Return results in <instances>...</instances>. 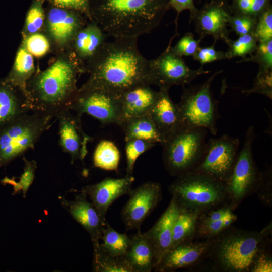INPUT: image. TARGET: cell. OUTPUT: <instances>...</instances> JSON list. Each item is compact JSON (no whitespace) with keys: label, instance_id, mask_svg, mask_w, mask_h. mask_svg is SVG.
Listing matches in <instances>:
<instances>
[{"label":"cell","instance_id":"obj_28","mask_svg":"<svg viewBox=\"0 0 272 272\" xmlns=\"http://www.w3.org/2000/svg\"><path fill=\"white\" fill-rule=\"evenodd\" d=\"M92 270L95 272H133L124 257L113 256L106 252L100 241H93Z\"/></svg>","mask_w":272,"mask_h":272},{"label":"cell","instance_id":"obj_10","mask_svg":"<svg viewBox=\"0 0 272 272\" xmlns=\"http://www.w3.org/2000/svg\"><path fill=\"white\" fill-rule=\"evenodd\" d=\"M254 129H247L242 149L238 152L231 172L225 183L229 202L236 207L262 183L263 176L256 166L252 154Z\"/></svg>","mask_w":272,"mask_h":272},{"label":"cell","instance_id":"obj_48","mask_svg":"<svg viewBox=\"0 0 272 272\" xmlns=\"http://www.w3.org/2000/svg\"><path fill=\"white\" fill-rule=\"evenodd\" d=\"M211 1H212V0H211Z\"/></svg>","mask_w":272,"mask_h":272},{"label":"cell","instance_id":"obj_40","mask_svg":"<svg viewBox=\"0 0 272 272\" xmlns=\"http://www.w3.org/2000/svg\"><path fill=\"white\" fill-rule=\"evenodd\" d=\"M257 20L246 15H231L228 26L238 36L248 34H253Z\"/></svg>","mask_w":272,"mask_h":272},{"label":"cell","instance_id":"obj_44","mask_svg":"<svg viewBox=\"0 0 272 272\" xmlns=\"http://www.w3.org/2000/svg\"><path fill=\"white\" fill-rule=\"evenodd\" d=\"M215 42L209 47H199L192 56L193 59L198 61L201 66L207 63L227 59L226 52L218 51L215 48Z\"/></svg>","mask_w":272,"mask_h":272},{"label":"cell","instance_id":"obj_43","mask_svg":"<svg viewBox=\"0 0 272 272\" xmlns=\"http://www.w3.org/2000/svg\"><path fill=\"white\" fill-rule=\"evenodd\" d=\"M253 35L258 42L272 39V6L265 11L258 18Z\"/></svg>","mask_w":272,"mask_h":272},{"label":"cell","instance_id":"obj_31","mask_svg":"<svg viewBox=\"0 0 272 272\" xmlns=\"http://www.w3.org/2000/svg\"><path fill=\"white\" fill-rule=\"evenodd\" d=\"M120 158L119 151L114 143L109 140H102L95 150L93 164L97 168L116 171L118 169Z\"/></svg>","mask_w":272,"mask_h":272},{"label":"cell","instance_id":"obj_11","mask_svg":"<svg viewBox=\"0 0 272 272\" xmlns=\"http://www.w3.org/2000/svg\"><path fill=\"white\" fill-rule=\"evenodd\" d=\"M176 35L171 39L168 46L161 54L149 60V84L158 86L159 89L169 90L172 86L177 85L184 86L198 76L211 72L204 70L201 66L196 70L190 69L182 57L172 51L171 44Z\"/></svg>","mask_w":272,"mask_h":272},{"label":"cell","instance_id":"obj_47","mask_svg":"<svg viewBox=\"0 0 272 272\" xmlns=\"http://www.w3.org/2000/svg\"><path fill=\"white\" fill-rule=\"evenodd\" d=\"M169 3L170 8H173L177 12L176 24L178 16L182 11L188 10L190 12L191 21L198 10L194 5V0H169Z\"/></svg>","mask_w":272,"mask_h":272},{"label":"cell","instance_id":"obj_17","mask_svg":"<svg viewBox=\"0 0 272 272\" xmlns=\"http://www.w3.org/2000/svg\"><path fill=\"white\" fill-rule=\"evenodd\" d=\"M134 181V177L127 174L120 178L107 177L98 183L83 187L81 191L89 197L100 216L106 220L110 206L117 198L129 194Z\"/></svg>","mask_w":272,"mask_h":272},{"label":"cell","instance_id":"obj_6","mask_svg":"<svg viewBox=\"0 0 272 272\" xmlns=\"http://www.w3.org/2000/svg\"><path fill=\"white\" fill-rule=\"evenodd\" d=\"M53 117L31 111L0 127V168L35 146L49 127Z\"/></svg>","mask_w":272,"mask_h":272},{"label":"cell","instance_id":"obj_22","mask_svg":"<svg viewBox=\"0 0 272 272\" xmlns=\"http://www.w3.org/2000/svg\"><path fill=\"white\" fill-rule=\"evenodd\" d=\"M108 37L96 22L89 21L76 34L69 50L84 66L99 51Z\"/></svg>","mask_w":272,"mask_h":272},{"label":"cell","instance_id":"obj_36","mask_svg":"<svg viewBox=\"0 0 272 272\" xmlns=\"http://www.w3.org/2000/svg\"><path fill=\"white\" fill-rule=\"evenodd\" d=\"M21 44L33 57L37 58L44 56L52 48L50 40L43 31L23 37Z\"/></svg>","mask_w":272,"mask_h":272},{"label":"cell","instance_id":"obj_24","mask_svg":"<svg viewBox=\"0 0 272 272\" xmlns=\"http://www.w3.org/2000/svg\"><path fill=\"white\" fill-rule=\"evenodd\" d=\"M32 111L27 94L0 79V127Z\"/></svg>","mask_w":272,"mask_h":272},{"label":"cell","instance_id":"obj_26","mask_svg":"<svg viewBox=\"0 0 272 272\" xmlns=\"http://www.w3.org/2000/svg\"><path fill=\"white\" fill-rule=\"evenodd\" d=\"M35 72L34 57L21 44L17 51L13 65L4 79L27 94V83Z\"/></svg>","mask_w":272,"mask_h":272},{"label":"cell","instance_id":"obj_23","mask_svg":"<svg viewBox=\"0 0 272 272\" xmlns=\"http://www.w3.org/2000/svg\"><path fill=\"white\" fill-rule=\"evenodd\" d=\"M157 95L158 91L147 83L134 86L120 93L122 122L129 118L148 115Z\"/></svg>","mask_w":272,"mask_h":272},{"label":"cell","instance_id":"obj_4","mask_svg":"<svg viewBox=\"0 0 272 272\" xmlns=\"http://www.w3.org/2000/svg\"><path fill=\"white\" fill-rule=\"evenodd\" d=\"M271 227L269 225L260 232L229 227L212 239L208 256L223 271H249L255 258L264 249Z\"/></svg>","mask_w":272,"mask_h":272},{"label":"cell","instance_id":"obj_25","mask_svg":"<svg viewBox=\"0 0 272 272\" xmlns=\"http://www.w3.org/2000/svg\"><path fill=\"white\" fill-rule=\"evenodd\" d=\"M131 242L124 258L133 272H150L156 266L152 246L144 233L138 230L130 236Z\"/></svg>","mask_w":272,"mask_h":272},{"label":"cell","instance_id":"obj_38","mask_svg":"<svg viewBox=\"0 0 272 272\" xmlns=\"http://www.w3.org/2000/svg\"><path fill=\"white\" fill-rule=\"evenodd\" d=\"M244 62L257 63L260 72L272 71V39L258 42L255 52L249 57H244L237 61V63Z\"/></svg>","mask_w":272,"mask_h":272},{"label":"cell","instance_id":"obj_16","mask_svg":"<svg viewBox=\"0 0 272 272\" xmlns=\"http://www.w3.org/2000/svg\"><path fill=\"white\" fill-rule=\"evenodd\" d=\"M57 117L59 122V145L70 155L72 164L77 160L83 162L88 153V143L93 139L83 131L81 116L67 109Z\"/></svg>","mask_w":272,"mask_h":272},{"label":"cell","instance_id":"obj_3","mask_svg":"<svg viewBox=\"0 0 272 272\" xmlns=\"http://www.w3.org/2000/svg\"><path fill=\"white\" fill-rule=\"evenodd\" d=\"M83 73L84 65L70 51L59 52L47 67L36 72L27 83L32 111L57 117L69 109L78 91V76Z\"/></svg>","mask_w":272,"mask_h":272},{"label":"cell","instance_id":"obj_46","mask_svg":"<svg viewBox=\"0 0 272 272\" xmlns=\"http://www.w3.org/2000/svg\"><path fill=\"white\" fill-rule=\"evenodd\" d=\"M249 271H272L271 257L269 254L265 252L264 248L261 250L255 258Z\"/></svg>","mask_w":272,"mask_h":272},{"label":"cell","instance_id":"obj_18","mask_svg":"<svg viewBox=\"0 0 272 272\" xmlns=\"http://www.w3.org/2000/svg\"><path fill=\"white\" fill-rule=\"evenodd\" d=\"M212 239L181 243L171 248L155 267V271H173L197 264L208 256Z\"/></svg>","mask_w":272,"mask_h":272},{"label":"cell","instance_id":"obj_20","mask_svg":"<svg viewBox=\"0 0 272 272\" xmlns=\"http://www.w3.org/2000/svg\"><path fill=\"white\" fill-rule=\"evenodd\" d=\"M179 210L178 204L172 198L167 208L154 225L144 232L153 249L156 266L171 248L173 226Z\"/></svg>","mask_w":272,"mask_h":272},{"label":"cell","instance_id":"obj_13","mask_svg":"<svg viewBox=\"0 0 272 272\" xmlns=\"http://www.w3.org/2000/svg\"><path fill=\"white\" fill-rule=\"evenodd\" d=\"M45 13L43 32L50 40L52 48L58 52L69 50L76 34L90 21L81 12L49 4Z\"/></svg>","mask_w":272,"mask_h":272},{"label":"cell","instance_id":"obj_21","mask_svg":"<svg viewBox=\"0 0 272 272\" xmlns=\"http://www.w3.org/2000/svg\"><path fill=\"white\" fill-rule=\"evenodd\" d=\"M148 115L165 141L183 127L177 104L171 99L168 89L158 91L157 98Z\"/></svg>","mask_w":272,"mask_h":272},{"label":"cell","instance_id":"obj_39","mask_svg":"<svg viewBox=\"0 0 272 272\" xmlns=\"http://www.w3.org/2000/svg\"><path fill=\"white\" fill-rule=\"evenodd\" d=\"M125 142L126 174L132 175L135 163L138 157L152 148L156 144L140 139H132Z\"/></svg>","mask_w":272,"mask_h":272},{"label":"cell","instance_id":"obj_1","mask_svg":"<svg viewBox=\"0 0 272 272\" xmlns=\"http://www.w3.org/2000/svg\"><path fill=\"white\" fill-rule=\"evenodd\" d=\"M149 60L139 50L138 38H114L106 42L84 66L87 81L120 93L149 81Z\"/></svg>","mask_w":272,"mask_h":272},{"label":"cell","instance_id":"obj_32","mask_svg":"<svg viewBox=\"0 0 272 272\" xmlns=\"http://www.w3.org/2000/svg\"><path fill=\"white\" fill-rule=\"evenodd\" d=\"M45 0H32L26 13L22 30V37L43 31L46 17Z\"/></svg>","mask_w":272,"mask_h":272},{"label":"cell","instance_id":"obj_27","mask_svg":"<svg viewBox=\"0 0 272 272\" xmlns=\"http://www.w3.org/2000/svg\"><path fill=\"white\" fill-rule=\"evenodd\" d=\"M120 127L124 131L125 141L140 139L161 145L165 142L148 115L125 120Z\"/></svg>","mask_w":272,"mask_h":272},{"label":"cell","instance_id":"obj_34","mask_svg":"<svg viewBox=\"0 0 272 272\" xmlns=\"http://www.w3.org/2000/svg\"><path fill=\"white\" fill-rule=\"evenodd\" d=\"M23 160L25 164L24 171L19 177V181H16L14 178L5 177L1 182L3 185L10 184L13 187V195L22 191L23 197H25L29 188L34 181L37 165L34 160L30 161L25 157Z\"/></svg>","mask_w":272,"mask_h":272},{"label":"cell","instance_id":"obj_5","mask_svg":"<svg viewBox=\"0 0 272 272\" xmlns=\"http://www.w3.org/2000/svg\"><path fill=\"white\" fill-rule=\"evenodd\" d=\"M168 190L180 208L199 215L229 202L224 183L193 171L177 176Z\"/></svg>","mask_w":272,"mask_h":272},{"label":"cell","instance_id":"obj_33","mask_svg":"<svg viewBox=\"0 0 272 272\" xmlns=\"http://www.w3.org/2000/svg\"><path fill=\"white\" fill-rule=\"evenodd\" d=\"M271 0H232L229 5L231 15H246L258 19L271 6Z\"/></svg>","mask_w":272,"mask_h":272},{"label":"cell","instance_id":"obj_12","mask_svg":"<svg viewBox=\"0 0 272 272\" xmlns=\"http://www.w3.org/2000/svg\"><path fill=\"white\" fill-rule=\"evenodd\" d=\"M239 146L238 139L227 134L210 139L206 142L199 163L192 171L225 183L235 162Z\"/></svg>","mask_w":272,"mask_h":272},{"label":"cell","instance_id":"obj_37","mask_svg":"<svg viewBox=\"0 0 272 272\" xmlns=\"http://www.w3.org/2000/svg\"><path fill=\"white\" fill-rule=\"evenodd\" d=\"M237 219V216L233 213L223 219L206 223H197L195 235L206 240L213 239L230 227Z\"/></svg>","mask_w":272,"mask_h":272},{"label":"cell","instance_id":"obj_45","mask_svg":"<svg viewBox=\"0 0 272 272\" xmlns=\"http://www.w3.org/2000/svg\"><path fill=\"white\" fill-rule=\"evenodd\" d=\"M45 1L49 4L57 7L81 12L85 14L89 19V0H45Z\"/></svg>","mask_w":272,"mask_h":272},{"label":"cell","instance_id":"obj_41","mask_svg":"<svg viewBox=\"0 0 272 272\" xmlns=\"http://www.w3.org/2000/svg\"><path fill=\"white\" fill-rule=\"evenodd\" d=\"M201 40V38L196 40L192 33L187 32L171 47V50L181 57L192 56L200 47Z\"/></svg>","mask_w":272,"mask_h":272},{"label":"cell","instance_id":"obj_30","mask_svg":"<svg viewBox=\"0 0 272 272\" xmlns=\"http://www.w3.org/2000/svg\"><path fill=\"white\" fill-rule=\"evenodd\" d=\"M100 245L108 253L124 257L129 247L131 238L125 233L118 232L107 224L101 237Z\"/></svg>","mask_w":272,"mask_h":272},{"label":"cell","instance_id":"obj_42","mask_svg":"<svg viewBox=\"0 0 272 272\" xmlns=\"http://www.w3.org/2000/svg\"><path fill=\"white\" fill-rule=\"evenodd\" d=\"M248 96L253 93L262 94L268 98L272 99V71L260 72L257 73L252 87L248 90L242 91Z\"/></svg>","mask_w":272,"mask_h":272},{"label":"cell","instance_id":"obj_9","mask_svg":"<svg viewBox=\"0 0 272 272\" xmlns=\"http://www.w3.org/2000/svg\"><path fill=\"white\" fill-rule=\"evenodd\" d=\"M69 109L87 114L103 124L122 123L119 93L100 84L86 81L78 89Z\"/></svg>","mask_w":272,"mask_h":272},{"label":"cell","instance_id":"obj_19","mask_svg":"<svg viewBox=\"0 0 272 272\" xmlns=\"http://www.w3.org/2000/svg\"><path fill=\"white\" fill-rule=\"evenodd\" d=\"M87 197V195L81 191L74 200L61 197V202L72 217L88 232L92 242L100 241L107 223Z\"/></svg>","mask_w":272,"mask_h":272},{"label":"cell","instance_id":"obj_8","mask_svg":"<svg viewBox=\"0 0 272 272\" xmlns=\"http://www.w3.org/2000/svg\"><path fill=\"white\" fill-rule=\"evenodd\" d=\"M208 130L200 127H182L162 145L166 170L177 177L192 171L202 156Z\"/></svg>","mask_w":272,"mask_h":272},{"label":"cell","instance_id":"obj_15","mask_svg":"<svg viewBox=\"0 0 272 272\" xmlns=\"http://www.w3.org/2000/svg\"><path fill=\"white\" fill-rule=\"evenodd\" d=\"M231 15L228 0H212L198 9L192 20L200 38L211 35L215 43L220 40L227 44L231 40L227 28Z\"/></svg>","mask_w":272,"mask_h":272},{"label":"cell","instance_id":"obj_14","mask_svg":"<svg viewBox=\"0 0 272 272\" xmlns=\"http://www.w3.org/2000/svg\"><path fill=\"white\" fill-rule=\"evenodd\" d=\"M128 195L121 211V218L127 231L139 230L161 200V186L158 182H146L132 189Z\"/></svg>","mask_w":272,"mask_h":272},{"label":"cell","instance_id":"obj_7","mask_svg":"<svg viewBox=\"0 0 272 272\" xmlns=\"http://www.w3.org/2000/svg\"><path fill=\"white\" fill-rule=\"evenodd\" d=\"M222 72L216 71L201 84L182 86L181 99L177 105L183 127L202 128L216 135L218 102L211 87L216 77Z\"/></svg>","mask_w":272,"mask_h":272},{"label":"cell","instance_id":"obj_29","mask_svg":"<svg viewBox=\"0 0 272 272\" xmlns=\"http://www.w3.org/2000/svg\"><path fill=\"white\" fill-rule=\"evenodd\" d=\"M199 215L179 208L173 226L171 248L181 243L192 241L196 234Z\"/></svg>","mask_w":272,"mask_h":272},{"label":"cell","instance_id":"obj_35","mask_svg":"<svg viewBox=\"0 0 272 272\" xmlns=\"http://www.w3.org/2000/svg\"><path fill=\"white\" fill-rule=\"evenodd\" d=\"M258 41L253 34H248L238 36L235 40H231L227 44L229 46L226 52L227 59L236 57H245L251 55L256 49Z\"/></svg>","mask_w":272,"mask_h":272},{"label":"cell","instance_id":"obj_2","mask_svg":"<svg viewBox=\"0 0 272 272\" xmlns=\"http://www.w3.org/2000/svg\"><path fill=\"white\" fill-rule=\"evenodd\" d=\"M169 0H89V19L108 36L138 38L160 24Z\"/></svg>","mask_w":272,"mask_h":272}]
</instances>
